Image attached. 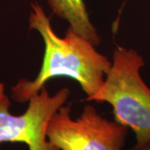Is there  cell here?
I'll use <instances>...</instances> for the list:
<instances>
[{
  "instance_id": "obj_5",
  "label": "cell",
  "mask_w": 150,
  "mask_h": 150,
  "mask_svg": "<svg viewBox=\"0 0 150 150\" xmlns=\"http://www.w3.org/2000/svg\"><path fill=\"white\" fill-rule=\"evenodd\" d=\"M48 4L54 14L68 22L72 29L95 46L100 43V37L88 17L83 0H48Z\"/></svg>"
},
{
  "instance_id": "obj_1",
  "label": "cell",
  "mask_w": 150,
  "mask_h": 150,
  "mask_svg": "<svg viewBox=\"0 0 150 150\" xmlns=\"http://www.w3.org/2000/svg\"><path fill=\"white\" fill-rule=\"evenodd\" d=\"M29 28L36 30L44 43L40 71L32 79H22L11 88V98L26 103L39 93L49 79L67 77L80 85L87 98L95 94L109 72L112 61L97 51L95 45L69 27L63 38L54 32L50 19L42 6L31 4Z\"/></svg>"
},
{
  "instance_id": "obj_4",
  "label": "cell",
  "mask_w": 150,
  "mask_h": 150,
  "mask_svg": "<svg viewBox=\"0 0 150 150\" xmlns=\"http://www.w3.org/2000/svg\"><path fill=\"white\" fill-rule=\"evenodd\" d=\"M69 96L67 88L51 95L43 87L28 100L26 111L15 115L10 112V99L4 83L0 81V144H24L28 150H59L48 140L47 128L50 118Z\"/></svg>"
},
{
  "instance_id": "obj_3",
  "label": "cell",
  "mask_w": 150,
  "mask_h": 150,
  "mask_svg": "<svg viewBox=\"0 0 150 150\" xmlns=\"http://www.w3.org/2000/svg\"><path fill=\"white\" fill-rule=\"evenodd\" d=\"M129 129L100 115L88 104L77 118L63 105L50 118L47 138L59 150H123Z\"/></svg>"
},
{
  "instance_id": "obj_6",
  "label": "cell",
  "mask_w": 150,
  "mask_h": 150,
  "mask_svg": "<svg viewBox=\"0 0 150 150\" xmlns=\"http://www.w3.org/2000/svg\"><path fill=\"white\" fill-rule=\"evenodd\" d=\"M140 150H150V142H149L146 145H144Z\"/></svg>"
},
{
  "instance_id": "obj_2",
  "label": "cell",
  "mask_w": 150,
  "mask_h": 150,
  "mask_svg": "<svg viewBox=\"0 0 150 150\" xmlns=\"http://www.w3.org/2000/svg\"><path fill=\"white\" fill-rule=\"evenodd\" d=\"M144 64L135 49L118 46L102 86L85 99L112 106L114 120L134 133L136 143L132 150H140L150 142V88L140 74Z\"/></svg>"
}]
</instances>
